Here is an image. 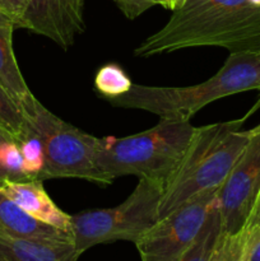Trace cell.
I'll return each mask as SVG.
<instances>
[{
	"label": "cell",
	"mask_w": 260,
	"mask_h": 261,
	"mask_svg": "<svg viewBox=\"0 0 260 261\" xmlns=\"http://www.w3.org/2000/svg\"><path fill=\"white\" fill-rule=\"evenodd\" d=\"M170 20L134 50L149 58L189 47L259 51L260 5L250 0H185Z\"/></svg>",
	"instance_id": "obj_1"
},
{
	"label": "cell",
	"mask_w": 260,
	"mask_h": 261,
	"mask_svg": "<svg viewBox=\"0 0 260 261\" xmlns=\"http://www.w3.org/2000/svg\"><path fill=\"white\" fill-rule=\"evenodd\" d=\"M245 119L196 127L183 161L165 184L160 219L190 199L221 189L252 134V129H242Z\"/></svg>",
	"instance_id": "obj_2"
},
{
	"label": "cell",
	"mask_w": 260,
	"mask_h": 261,
	"mask_svg": "<svg viewBox=\"0 0 260 261\" xmlns=\"http://www.w3.org/2000/svg\"><path fill=\"white\" fill-rule=\"evenodd\" d=\"M249 91L260 92V53H231L212 78L190 87H153L133 83L127 93L106 99L121 109L143 110L161 119L189 120L212 102Z\"/></svg>",
	"instance_id": "obj_3"
},
{
	"label": "cell",
	"mask_w": 260,
	"mask_h": 261,
	"mask_svg": "<svg viewBox=\"0 0 260 261\" xmlns=\"http://www.w3.org/2000/svg\"><path fill=\"white\" fill-rule=\"evenodd\" d=\"M195 129L189 120L161 119L138 134L105 139L97 153V167L111 181L133 175L166 184L183 161Z\"/></svg>",
	"instance_id": "obj_4"
},
{
	"label": "cell",
	"mask_w": 260,
	"mask_h": 261,
	"mask_svg": "<svg viewBox=\"0 0 260 261\" xmlns=\"http://www.w3.org/2000/svg\"><path fill=\"white\" fill-rule=\"evenodd\" d=\"M24 129L35 134L43 149L40 181L51 178H82L98 185L112 184L98 170L96 157L105 139L82 132L48 111L35 96L19 105Z\"/></svg>",
	"instance_id": "obj_5"
},
{
	"label": "cell",
	"mask_w": 260,
	"mask_h": 261,
	"mask_svg": "<svg viewBox=\"0 0 260 261\" xmlns=\"http://www.w3.org/2000/svg\"><path fill=\"white\" fill-rule=\"evenodd\" d=\"M165 184L139 178L129 198L114 208L93 209L71 216L74 247L79 255L91 247L115 241L137 244L158 221Z\"/></svg>",
	"instance_id": "obj_6"
},
{
	"label": "cell",
	"mask_w": 260,
	"mask_h": 261,
	"mask_svg": "<svg viewBox=\"0 0 260 261\" xmlns=\"http://www.w3.org/2000/svg\"><path fill=\"white\" fill-rule=\"evenodd\" d=\"M219 190L190 199L161 218L135 244L142 261H178L198 237Z\"/></svg>",
	"instance_id": "obj_7"
},
{
	"label": "cell",
	"mask_w": 260,
	"mask_h": 261,
	"mask_svg": "<svg viewBox=\"0 0 260 261\" xmlns=\"http://www.w3.org/2000/svg\"><path fill=\"white\" fill-rule=\"evenodd\" d=\"M260 191V124L218 191V209L224 233L246 224Z\"/></svg>",
	"instance_id": "obj_8"
},
{
	"label": "cell",
	"mask_w": 260,
	"mask_h": 261,
	"mask_svg": "<svg viewBox=\"0 0 260 261\" xmlns=\"http://www.w3.org/2000/svg\"><path fill=\"white\" fill-rule=\"evenodd\" d=\"M83 4L79 0H27L20 28L45 36L68 50L84 31Z\"/></svg>",
	"instance_id": "obj_9"
},
{
	"label": "cell",
	"mask_w": 260,
	"mask_h": 261,
	"mask_svg": "<svg viewBox=\"0 0 260 261\" xmlns=\"http://www.w3.org/2000/svg\"><path fill=\"white\" fill-rule=\"evenodd\" d=\"M0 191L38 221L71 233V216L56 206L42 181L5 180L0 184Z\"/></svg>",
	"instance_id": "obj_10"
},
{
	"label": "cell",
	"mask_w": 260,
	"mask_h": 261,
	"mask_svg": "<svg viewBox=\"0 0 260 261\" xmlns=\"http://www.w3.org/2000/svg\"><path fill=\"white\" fill-rule=\"evenodd\" d=\"M0 233L18 239L55 244H74L73 234L46 224L23 211L0 191Z\"/></svg>",
	"instance_id": "obj_11"
},
{
	"label": "cell",
	"mask_w": 260,
	"mask_h": 261,
	"mask_svg": "<svg viewBox=\"0 0 260 261\" xmlns=\"http://www.w3.org/2000/svg\"><path fill=\"white\" fill-rule=\"evenodd\" d=\"M74 244L18 239L0 233V261H76Z\"/></svg>",
	"instance_id": "obj_12"
},
{
	"label": "cell",
	"mask_w": 260,
	"mask_h": 261,
	"mask_svg": "<svg viewBox=\"0 0 260 261\" xmlns=\"http://www.w3.org/2000/svg\"><path fill=\"white\" fill-rule=\"evenodd\" d=\"M14 28V23L0 13V83L20 105L32 96V92L20 73L13 50Z\"/></svg>",
	"instance_id": "obj_13"
},
{
	"label": "cell",
	"mask_w": 260,
	"mask_h": 261,
	"mask_svg": "<svg viewBox=\"0 0 260 261\" xmlns=\"http://www.w3.org/2000/svg\"><path fill=\"white\" fill-rule=\"evenodd\" d=\"M222 232L223 228H222L221 214H219L218 201L216 200L198 237L178 261H211Z\"/></svg>",
	"instance_id": "obj_14"
},
{
	"label": "cell",
	"mask_w": 260,
	"mask_h": 261,
	"mask_svg": "<svg viewBox=\"0 0 260 261\" xmlns=\"http://www.w3.org/2000/svg\"><path fill=\"white\" fill-rule=\"evenodd\" d=\"M251 249V229L242 227L235 233L222 232L211 261H249Z\"/></svg>",
	"instance_id": "obj_15"
},
{
	"label": "cell",
	"mask_w": 260,
	"mask_h": 261,
	"mask_svg": "<svg viewBox=\"0 0 260 261\" xmlns=\"http://www.w3.org/2000/svg\"><path fill=\"white\" fill-rule=\"evenodd\" d=\"M132 86V79L124 69L114 63L101 66L94 78V88L103 99L122 96L130 91Z\"/></svg>",
	"instance_id": "obj_16"
},
{
	"label": "cell",
	"mask_w": 260,
	"mask_h": 261,
	"mask_svg": "<svg viewBox=\"0 0 260 261\" xmlns=\"http://www.w3.org/2000/svg\"><path fill=\"white\" fill-rule=\"evenodd\" d=\"M0 127L5 130L15 142H18L24 133V116L22 110L2 83H0Z\"/></svg>",
	"instance_id": "obj_17"
},
{
	"label": "cell",
	"mask_w": 260,
	"mask_h": 261,
	"mask_svg": "<svg viewBox=\"0 0 260 261\" xmlns=\"http://www.w3.org/2000/svg\"><path fill=\"white\" fill-rule=\"evenodd\" d=\"M20 152L23 155V165H24V172L30 180H38L40 181V175L43 170V149L41 145L40 140L24 129L22 137L18 140Z\"/></svg>",
	"instance_id": "obj_18"
},
{
	"label": "cell",
	"mask_w": 260,
	"mask_h": 261,
	"mask_svg": "<svg viewBox=\"0 0 260 261\" xmlns=\"http://www.w3.org/2000/svg\"><path fill=\"white\" fill-rule=\"evenodd\" d=\"M0 172L5 180L28 181L23 165V155L19 144L9 139L0 145Z\"/></svg>",
	"instance_id": "obj_19"
},
{
	"label": "cell",
	"mask_w": 260,
	"mask_h": 261,
	"mask_svg": "<svg viewBox=\"0 0 260 261\" xmlns=\"http://www.w3.org/2000/svg\"><path fill=\"white\" fill-rule=\"evenodd\" d=\"M127 19H135L145 10L161 5L166 9L175 10L181 5V0H112Z\"/></svg>",
	"instance_id": "obj_20"
},
{
	"label": "cell",
	"mask_w": 260,
	"mask_h": 261,
	"mask_svg": "<svg viewBox=\"0 0 260 261\" xmlns=\"http://www.w3.org/2000/svg\"><path fill=\"white\" fill-rule=\"evenodd\" d=\"M27 0H0V13L9 18L15 27H22Z\"/></svg>",
	"instance_id": "obj_21"
},
{
	"label": "cell",
	"mask_w": 260,
	"mask_h": 261,
	"mask_svg": "<svg viewBox=\"0 0 260 261\" xmlns=\"http://www.w3.org/2000/svg\"><path fill=\"white\" fill-rule=\"evenodd\" d=\"M247 227L251 229V249H250L249 261H260V224L255 227Z\"/></svg>",
	"instance_id": "obj_22"
},
{
	"label": "cell",
	"mask_w": 260,
	"mask_h": 261,
	"mask_svg": "<svg viewBox=\"0 0 260 261\" xmlns=\"http://www.w3.org/2000/svg\"><path fill=\"white\" fill-rule=\"evenodd\" d=\"M260 224V191L259 195H257L256 201H255V205L252 208L251 214H250L249 219H247L246 224L245 226H250V227H255Z\"/></svg>",
	"instance_id": "obj_23"
},
{
	"label": "cell",
	"mask_w": 260,
	"mask_h": 261,
	"mask_svg": "<svg viewBox=\"0 0 260 261\" xmlns=\"http://www.w3.org/2000/svg\"><path fill=\"white\" fill-rule=\"evenodd\" d=\"M9 139H13V138L10 137V135L8 134L5 130H3L2 127H0V145H2L4 142H7V140H9ZM3 181H4V177H3L2 172H0V184H2Z\"/></svg>",
	"instance_id": "obj_24"
},
{
	"label": "cell",
	"mask_w": 260,
	"mask_h": 261,
	"mask_svg": "<svg viewBox=\"0 0 260 261\" xmlns=\"http://www.w3.org/2000/svg\"><path fill=\"white\" fill-rule=\"evenodd\" d=\"M79 2H82V3H84V0H79Z\"/></svg>",
	"instance_id": "obj_25"
},
{
	"label": "cell",
	"mask_w": 260,
	"mask_h": 261,
	"mask_svg": "<svg viewBox=\"0 0 260 261\" xmlns=\"http://www.w3.org/2000/svg\"><path fill=\"white\" fill-rule=\"evenodd\" d=\"M259 53H260V47H259ZM259 105H260V101H259Z\"/></svg>",
	"instance_id": "obj_26"
}]
</instances>
